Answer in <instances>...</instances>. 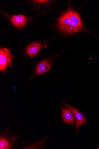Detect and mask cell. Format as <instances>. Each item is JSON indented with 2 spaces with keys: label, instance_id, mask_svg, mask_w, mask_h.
<instances>
[{
  "label": "cell",
  "instance_id": "cell-1",
  "mask_svg": "<svg viewBox=\"0 0 99 149\" xmlns=\"http://www.w3.org/2000/svg\"><path fill=\"white\" fill-rule=\"evenodd\" d=\"M57 21V28L65 35L78 33L84 28L79 13L72 9L63 13Z\"/></svg>",
  "mask_w": 99,
  "mask_h": 149
},
{
  "label": "cell",
  "instance_id": "cell-2",
  "mask_svg": "<svg viewBox=\"0 0 99 149\" xmlns=\"http://www.w3.org/2000/svg\"><path fill=\"white\" fill-rule=\"evenodd\" d=\"M15 57L12 55L9 49L6 48H1L0 50V71L2 73H4L8 68H11L12 60Z\"/></svg>",
  "mask_w": 99,
  "mask_h": 149
},
{
  "label": "cell",
  "instance_id": "cell-3",
  "mask_svg": "<svg viewBox=\"0 0 99 149\" xmlns=\"http://www.w3.org/2000/svg\"><path fill=\"white\" fill-rule=\"evenodd\" d=\"M1 12L8 18L12 25L19 29L25 27L30 22L31 18L23 15H11L1 10Z\"/></svg>",
  "mask_w": 99,
  "mask_h": 149
},
{
  "label": "cell",
  "instance_id": "cell-4",
  "mask_svg": "<svg viewBox=\"0 0 99 149\" xmlns=\"http://www.w3.org/2000/svg\"><path fill=\"white\" fill-rule=\"evenodd\" d=\"M21 136H12L7 131L1 135L0 138V149H11L12 147Z\"/></svg>",
  "mask_w": 99,
  "mask_h": 149
},
{
  "label": "cell",
  "instance_id": "cell-5",
  "mask_svg": "<svg viewBox=\"0 0 99 149\" xmlns=\"http://www.w3.org/2000/svg\"><path fill=\"white\" fill-rule=\"evenodd\" d=\"M63 104L69 109L71 110L76 120V129L78 132L81 125L86 123L87 120L84 115L80 112L76 108L64 102Z\"/></svg>",
  "mask_w": 99,
  "mask_h": 149
},
{
  "label": "cell",
  "instance_id": "cell-6",
  "mask_svg": "<svg viewBox=\"0 0 99 149\" xmlns=\"http://www.w3.org/2000/svg\"><path fill=\"white\" fill-rule=\"evenodd\" d=\"M43 47V45L40 42L32 43L27 47L26 50V53L31 58L37 55Z\"/></svg>",
  "mask_w": 99,
  "mask_h": 149
},
{
  "label": "cell",
  "instance_id": "cell-7",
  "mask_svg": "<svg viewBox=\"0 0 99 149\" xmlns=\"http://www.w3.org/2000/svg\"><path fill=\"white\" fill-rule=\"evenodd\" d=\"M52 63L50 61L45 59L40 62L36 68L35 74L39 75L45 73L51 68Z\"/></svg>",
  "mask_w": 99,
  "mask_h": 149
},
{
  "label": "cell",
  "instance_id": "cell-8",
  "mask_svg": "<svg viewBox=\"0 0 99 149\" xmlns=\"http://www.w3.org/2000/svg\"><path fill=\"white\" fill-rule=\"evenodd\" d=\"M61 108L62 111L61 117L64 122L69 125L74 124L75 120L71 110L67 108L64 109L62 106Z\"/></svg>",
  "mask_w": 99,
  "mask_h": 149
},
{
  "label": "cell",
  "instance_id": "cell-9",
  "mask_svg": "<svg viewBox=\"0 0 99 149\" xmlns=\"http://www.w3.org/2000/svg\"><path fill=\"white\" fill-rule=\"evenodd\" d=\"M46 137L43 140L37 143L28 146L24 148V149H42L44 146Z\"/></svg>",
  "mask_w": 99,
  "mask_h": 149
},
{
  "label": "cell",
  "instance_id": "cell-10",
  "mask_svg": "<svg viewBox=\"0 0 99 149\" xmlns=\"http://www.w3.org/2000/svg\"><path fill=\"white\" fill-rule=\"evenodd\" d=\"M98 149H99V147H98Z\"/></svg>",
  "mask_w": 99,
  "mask_h": 149
}]
</instances>
